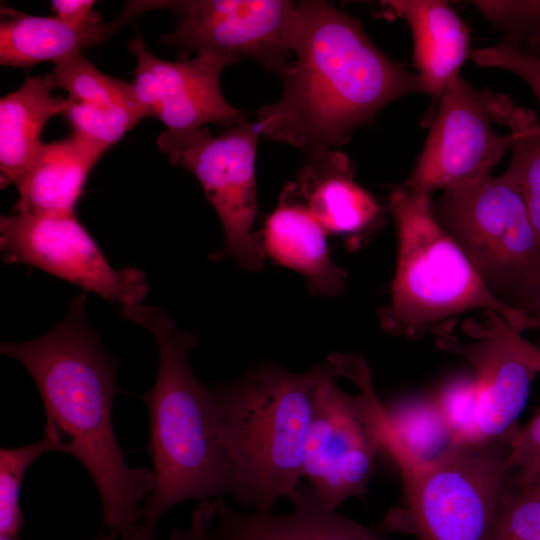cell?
I'll return each instance as SVG.
<instances>
[{"label":"cell","mask_w":540,"mask_h":540,"mask_svg":"<svg viewBox=\"0 0 540 540\" xmlns=\"http://www.w3.org/2000/svg\"><path fill=\"white\" fill-rule=\"evenodd\" d=\"M87 292L69 304L64 319L44 335L0 344L1 354L30 373L46 412L44 434L58 451L78 460L93 480L110 533L127 540L137 530L154 474L130 467L112 424L117 361L89 325Z\"/></svg>","instance_id":"6da1fadb"},{"label":"cell","mask_w":540,"mask_h":540,"mask_svg":"<svg viewBox=\"0 0 540 540\" xmlns=\"http://www.w3.org/2000/svg\"><path fill=\"white\" fill-rule=\"evenodd\" d=\"M280 99L261 107V135L307 156L346 143L386 105L424 93L417 74L387 57L360 21L326 1L298 2Z\"/></svg>","instance_id":"7a4b0ae2"},{"label":"cell","mask_w":540,"mask_h":540,"mask_svg":"<svg viewBox=\"0 0 540 540\" xmlns=\"http://www.w3.org/2000/svg\"><path fill=\"white\" fill-rule=\"evenodd\" d=\"M120 314L146 328L159 352L155 384L142 396L150 415L148 451L154 486L136 532L127 539L155 540L158 523L175 505L232 495L234 471L221 406L212 390L198 382L190 365L198 338L154 306H124Z\"/></svg>","instance_id":"3957f363"},{"label":"cell","mask_w":540,"mask_h":540,"mask_svg":"<svg viewBox=\"0 0 540 540\" xmlns=\"http://www.w3.org/2000/svg\"><path fill=\"white\" fill-rule=\"evenodd\" d=\"M335 372L328 359L302 373L265 365L211 389L222 409L232 496L241 505L266 513L295 497L315 398Z\"/></svg>","instance_id":"277c9868"},{"label":"cell","mask_w":540,"mask_h":540,"mask_svg":"<svg viewBox=\"0 0 540 540\" xmlns=\"http://www.w3.org/2000/svg\"><path fill=\"white\" fill-rule=\"evenodd\" d=\"M432 203V195L405 185L388 197L396 225L397 258L390 301L377 312L381 328L409 339L428 332L436 336L453 329L462 313L479 309L500 315L521 332L536 329L533 321L488 289L436 219Z\"/></svg>","instance_id":"5b68a950"},{"label":"cell","mask_w":540,"mask_h":540,"mask_svg":"<svg viewBox=\"0 0 540 540\" xmlns=\"http://www.w3.org/2000/svg\"><path fill=\"white\" fill-rule=\"evenodd\" d=\"M509 441L452 446L429 462L399 468L405 504L383 527L419 540H486L510 477Z\"/></svg>","instance_id":"8992f818"},{"label":"cell","mask_w":540,"mask_h":540,"mask_svg":"<svg viewBox=\"0 0 540 540\" xmlns=\"http://www.w3.org/2000/svg\"><path fill=\"white\" fill-rule=\"evenodd\" d=\"M336 372L321 384L308 430L303 479L314 497L336 510L351 497H364L382 443L384 407L363 356L332 353Z\"/></svg>","instance_id":"52a82bcc"},{"label":"cell","mask_w":540,"mask_h":540,"mask_svg":"<svg viewBox=\"0 0 540 540\" xmlns=\"http://www.w3.org/2000/svg\"><path fill=\"white\" fill-rule=\"evenodd\" d=\"M432 209L488 289L506 305L511 307L539 281L540 243L507 171L442 191Z\"/></svg>","instance_id":"ba28073f"},{"label":"cell","mask_w":540,"mask_h":540,"mask_svg":"<svg viewBox=\"0 0 540 540\" xmlns=\"http://www.w3.org/2000/svg\"><path fill=\"white\" fill-rule=\"evenodd\" d=\"M260 133L246 119L212 135L207 127L162 132L156 143L173 165L190 171L222 224L223 247L212 261H234L247 271L261 270L266 261L258 232L255 159Z\"/></svg>","instance_id":"9c48e42d"},{"label":"cell","mask_w":540,"mask_h":540,"mask_svg":"<svg viewBox=\"0 0 540 540\" xmlns=\"http://www.w3.org/2000/svg\"><path fill=\"white\" fill-rule=\"evenodd\" d=\"M516 105L504 94L477 89L461 75L450 83L429 123V133L403 185L432 195L492 175L511 150L513 135L497 134Z\"/></svg>","instance_id":"30bf717a"},{"label":"cell","mask_w":540,"mask_h":540,"mask_svg":"<svg viewBox=\"0 0 540 540\" xmlns=\"http://www.w3.org/2000/svg\"><path fill=\"white\" fill-rule=\"evenodd\" d=\"M3 262L25 264L123 306L141 304L145 273L115 269L75 215L12 213L0 218Z\"/></svg>","instance_id":"8fae6325"},{"label":"cell","mask_w":540,"mask_h":540,"mask_svg":"<svg viewBox=\"0 0 540 540\" xmlns=\"http://www.w3.org/2000/svg\"><path fill=\"white\" fill-rule=\"evenodd\" d=\"M484 314L482 322L463 324L470 341L462 342L452 330L436 335L441 350L463 357L474 369L478 406L472 445L511 441L531 384L540 374V346L500 315Z\"/></svg>","instance_id":"7c38bea8"},{"label":"cell","mask_w":540,"mask_h":540,"mask_svg":"<svg viewBox=\"0 0 540 540\" xmlns=\"http://www.w3.org/2000/svg\"><path fill=\"white\" fill-rule=\"evenodd\" d=\"M178 22L160 41L189 52L251 58L279 76L291 54L298 4L289 0L161 1Z\"/></svg>","instance_id":"4fadbf2b"},{"label":"cell","mask_w":540,"mask_h":540,"mask_svg":"<svg viewBox=\"0 0 540 540\" xmlns=\"http://www.w3.org/2000/svg\"><path fill=\"white\" fill-rule=\"evenodd\" d=\"M128 48L137 58L132 82L137 98L148 117L162 121L167 131H190L206 124L229 128L245 120L220 87L222 70L236 59L200 53L193 59L167 61L149 52L140 35L128 42Z\"/></svg>","instance_id":"5bb4252c"},{"label":"cell","mask_w":540,"mask_h":540,"mask_svg":"<svg viewBox=\"0 0 540 540\" xmlns=\"http://www.w3.org/2000/svg\"><path fill=\"white\" fill-rule=\"evenodd\" d=\"M303 205L329 235L359 248L381 220L382 207L354 180L349 158L335 150L308 156L282 193Z\"/></svg>","instance_id":"9a60e30c"},{"label":"cell","mask_w":540,"mask_h":540,"mask_svg":"<svg viewBox=\"0 0 540 540\" xmlns=\"http://www.w3.org/2000/svg\"><path fill=\"white\" fill-rule=\"evenodd\" d=\"M286 514L239 512L222 497L213 501L216 523L207 540H387L323 506L300 484Z\"/></svg>","instance_id":"2e32d148"},{"label":"cell","mask_w":540,"mask_h":540,"mask_svg":"<svg viewBox=\"0 0 540 540\" xmlns=\"http://www.w3.org/2000/svg\"><path fill=\"white\" fill-rule=\"evenodd\" d=\"M384 4L407 21L413 36L414 62L431 105L428 126L450 83L458 75L469 46V31L450 4L441 0H391Z\"/></svg>","instance_id":"e0dca14e"},{"label":"cell","mask_w":540,"mask_h":540,"mask_svg":"<svg viewBox=\"0 0 540 540\" xmlns=\"http://www.w3.org/2000/svg\"><path fill=\"white\" fill-rule=\"evenodd\" d=\"M258 235L266 259L301 274L309 293L333 297L344 290L347 273L331 256L328 234L299 202L281 194Z\"/></svg>","instance_id":"ac0fdd59"},{"label":"cell","mask_w":540,"mask_h":540,"mask_svg":"<svg viewBox=\"0 0 540 540\" xmlns=\"http://www.w3.org/2000/svg\"><path fill=\"white\" fill-rule=\"evenodd\" d=\"M0 12V63L26 70L43 62L58 65L82 54L84 49L106 42L118 28L140 14L132 2L111 23L101 19L76 27L56 16H33L6 6H1Z\"/></svg>","instance_id":"d6986e66"},{"label":"cell","mask_w":540,"mask_h":540,"mask_svg":"<svg viewBox=\"0 0 540 540\" xmlns=\"http://www.w3.org/2000/svg\"><path fill=\"white\" fill-rule=\"evenodd\" d=\"M105 152L76 134L44 143L16 186L13 213L75 215L88 175Z\"/></svg>","instance_id":"ffe728a7"},{"label":"cell","mask_w":540,"mask_h":540,"mask_svg":"<svg viewBox=\"0 0 540 540\" xmlns=\"http://www.w3.org/2000/svg\"><path fill=\"white\" fill-rule=\"evenodd\" d=\"M56 88L51 73L28 76L17 90L1 98V189L20 183L44 144L41 134L46 123L68 107V98L52 95Z\"/></svg>","instance_id":"44dd1931"},{"label":"cell","mask_w":540,"mask_h":540,"mask_svg":"<svg viewBox=\"0 0 540 540\" xmlns=\"http://www.w3.org/2000/svg\"><path fill=\"white\" fill-rule=\"evenodd\" d=\"M382 450L398 466L435 460L452 447V435L431 399L409 398L384 407Z\"/></svg>","instance_id":"7402d4cb"},{"label":"cell","mask_w":540,"mask_h":540,"mask_svg":"<svg viewBox=\"0 0 540 540\" xmlns=\"http://www.w3.org/2000/svg\"><path fill=\"white\" fill-rule=\"evenodd\" d=\"M51 74L57 88L66 90L70 100L126 108L148 117L132 83L102 73L82 54L55 65Z\"/></svg>","instance_id":"603a6c76"},{"label":"cell","mask_w":540,"mask_h":540,"mask_svg":"<svg viewBox=\"0 0 540 540\" xmlns=\"http://www.w3.org/2000/svg\"><path fill=\"white\" fill-rule=\"evenodd\" d=\"M506 126L513 135L512 160L507 172L516 181L540 243V129L534 112L514 109Z\"/></svg>","instance_id":"cb8c5ba5"},{"label":"cell","mask_w":540,"mask_h":540,"mask_svg":"<svg viewBox=\"0 0 540 540\" xmlns=\"http://www.w3.org/2000/svg\"><path fill=\"white\" fill-rule=\"evenodd\" d=\"M58 451L46 434L26 446L0 449V537L19 540L23 526L21 485L30 465L42 454Z\"/></svg>","instance_id":"d4e9b609"},{"label":"cell","mask_w":540,"mask_h":540,"mask_svg":"<svg viewBox=\"0 0 540 540\" xmlns=\"http://www.w3.org/2000/svg\"><path fill=\"white\" fill-rule=\"evenodd\" d=\"M68 98V97H67ZM69 100L63 115L76 134L106 151L144 117L121 107H103Z\"/></svg>","instance_id":"484cf974"},{"label":"cell","mask_w":540,"mask_h":540,"mask_svg":"<svg viewBox=\"0 0 540 540\" xmlns=\"http://www.w3.org/2000/svg\"><path fill=\"white\" fill-rule=\"evenodd\" d=\"M432 400L452 435V446L472 445L478 406L475 375L461 374L450 378Z\"/></svg>","instance_id":"4316f807"},{"label":"cell","mask_w":540,"mask_h":540,"mask_svg":"<svg viewBox=\"0 0 540 540\" xmlns=\"http://www.w3.org/2000/svg\"><path fill=\"white\" fill-rule=\"evenodd\" d=\"M486 540H540V499L531 488L505 486Z\"/></svg>","instance_id":"83f0119b"},{"label":"cell","mask_w":540,"mask_h":540,"mask_svg":"<svg viewBox=\"0 0 540 540\" xmlns=\"http://www.w3.org/2000/svg\"><path fill=\"white\" fill-rule=\"evenodd\" d=\"M473 5L518 43L540 31V0H477Z\"/></svg>","instance_id":"f1b7e54d"},{"label":"cell","mask_w":540,"mask_h":540,"mask_svg":"<svg viewBox=\"0 0 540 540\" xmlns=\"http://www.w3.org/2000/svg\"><path fill=\"white\" fill-rule=\"evenodd\" d=\"M507 463L512 486L529 488L540 473V407L512 437Z\"/></svg>","instance_id":"f546056e"},{"label":"cell","mask_w":540,"mask_h":540,"mask_svg":"<svg viewBox=\"0 0 540 540\" xmlns=\"http://www.w3.org/2000/svg\"><path fill=\"white\" fill-rule=\"evenodd\" d=\"M470 56L479 66L500 68L518 75L540 103V57L524 53L509 42L472 50Z\"/></svg>","instance_id":"4dcf8cb0"},{"label":"cell","mask_w":540,"mask_h":540,"mask_svg":"<svg viewBox=\"0 0 540 540\" xmlns=\"http://www.w3.org/2000/svg\"><path fill=\"white\" fill-rule=\"evenodd\" d=\"M51 4L56 17L72 26H86L102 19L93 10L95 2L91 0H54Z\"/></svg>","instance_id":"1f68e13d"},{"label":"cell","mask_w":540,"mask_h":540,"mask_svg":"<svg viewBox=\"0 0 540 540\" xmlns=\"http://www.w3.org/2000/svg\"><path fill=\"white\" fill-rule=\"evenodd\" d=\"M214 519L213 502L201 501L192 514L189 527L186 530L174 529L169 535V540H207Z\"/></svg>","instance_id":"d6a6232c"},{"label":"cell","mask_w":540,"mask_h":540,"mask_svg":"<svg viewBox=\"0 0 540 540\" xmlns=\"http://www.w3.org/2000/svg\"><path fill=\"white\" fill-rule=\"evenodd\" d=\"M512 308L533 321L540 331V280L518 298Z\"/></svg>","instance_id":"836d02e7"},{"label":"cell","mask_w":540,"mask_h":540,"mask_svg":"<svg viewBox=\"0 0 540 540\" xmlns=\"http://www.w3.org/2000/svg\"><path fill=\"white\" fill-rule=\"evenodd\" d=\"M520 43H521V48L516 47L517 49H519L520 51L524 53L540 57V31L520 41Z\"/></svg>","instance_id":"e575fe53"},{"label":"cell","mask_w":540,"mask_h":540,"mask_svg":"<svg viewBox=\"0 0 540 540\" xmlns=\"http://www.w3.org/2000/svg\"><path fill=\"white\" fill-rule=\"evenodd\" d=\"M529 488H531L532 491L536 494V496L540 499V473L534 483Z\"/></svg>","instance_id":"d590c367"},{"label":"cell","mask_w":540,"mask_h":540,"mask_svg":"<svg viewBox=\"0 0 540 540\" xmlns=\"http://www.w3.org/2000/svg\"><path fill=\"white\" fill-rule=\"evenodd\" d=\"M115 538L116 537L113 534L109 533L106 536H99L95 540H114ZM0 540H10V539L0 537Z\"/></svg>","instance_id":"8d00e7d4"}]
</instances>
